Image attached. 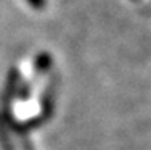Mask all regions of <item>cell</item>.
<instances>
[{"label":"cell","instance_id":"obj_2","mask_svg":"<svg viewBox=\"0 0 151 150\" xmlns=\"http://www.w3.org/2000/svg\"><path fill=\"white\" fill-rule=\"evenodd\" d=\"M52 65H53V57L47 52H42L39 53L37 57L34 58V71L35 74H45L52 70Z\"/></svg>","mask_w":151,"mask_h":150},{"label":"cell","instance_id":"obj_1","mask_svg":"<svg viewBox=\"0 0 151 150\" xmlns=\"http://www.w3.org/2000/svg\"><path fill=\"white\" fill-rule=\"evenodd\" d=\"M21 81L23 79H21L19 71L13 66L12 70H10V73H8L6 84H5V91H3V102H5V107H8V103L16 97V92H18V87H19Z\"/></svg>","mask_w":151,"mask_h":150},{"label":"cell","instance_id":"obj_3","mask_svg":"<svg viewBox=\"0 0 151 150\" xmlns=\"http://www.w3.org/2000/svg\"><path fill=\"white\" fill-rule=\"evenodd\" d=\"M31 91H32L31 84H29V83L24 84L23 81H21L19 87H18V92H16V99L21 100V102H24V100H29V99H31Z\"/></svg>","mask_w":151,"mask_h":150},{"label":"cell","instance_id":"obj_4","mask_svg":"<svg viewBox=\"0 0 151 150\" xmlns=\"http://www.w3.org/2000/svg\"><path fill=\"white\" fill-rule=\"evenodd\" d=\"M19 136V142H21V150H34V145H32L31 139L27 134H18Z\"/></svg>","mask_w":151,"mask_h":150},{"label":"cell","instance_id":"obj_5","mask_svg":"<svg viewBox=\"0 0 151 150\" xmlns=\"http://www.w3.org/2000/svg\"><path fill=\"white\" fill-rule=\"evenodd\" d=\"M34 10H44L47 7V0H26Z\"/></svg>","mask_w":151,"mask_h":150}]
</instances>
